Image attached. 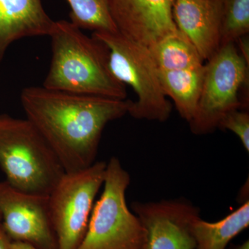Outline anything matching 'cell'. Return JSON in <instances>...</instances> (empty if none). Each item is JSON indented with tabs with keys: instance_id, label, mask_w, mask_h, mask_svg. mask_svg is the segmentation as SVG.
<instances>
[{
	"instance_id": "6da1fadb",
	"label": "cell",
	"mask_w": 249,
	"mask_h": 249,
	"mask_svg": "<svg viewBox=\"0 0 249 249\" xmlns=\"http://www.w3.org/2000/svg\"><path fill=\"white\" fill-rule=\"evenodd\" d=\"M28 120L58 157L65 173L96 162L103 129L128 114L133 101L28 87L20 95Z\"/></svg>"
},
{
	"instance_id": "277c9868",
	"label": "cell",
	"mask_w": 249,
	"mask_h": 249,
	"mask_svg": "<svg viewBox=\"0 0 249 249\" xmlns=\"http://www.w3.org/2000/svg\"><path fill=\"white\" fill-rule=\"evenodd\" d=\"M130 176L120 160L107 162L103 191L93 205L84 237L76 249H142L144 229L126 202Z\"/></svg>"
},
{
	"instance_id": "44dd1931",
	"label": "cell",
	"mask_w": 249,
	"mask_h": 249,
	"mask_svg": "<svg viewBox=\"0 0 249 249\" xmlns=\"http://www.w3.org/2000/svg\"><path fill=\"white\" fill-rule=\"evenodd\" d=\"M230 249H249V240H246L240 245L233 246Z\"/></svg>"
},
{
	"instance_id": "52a82bcc",
	"label": "cell",
	"mask_w": 249,
	"mask_h": 249,
	"mask_svg": "<svg viewBox=\"0 0 249 249\" xmlns=\"http://www.w3.org/2000/svg\"><path fill=\"white\" fill-rule=\"evenodd\" d=\"M107 162L65 173L49 196L58 249H76L84 237L95 199L103 186Z\"/></svg>"
},
{
	"instance_id": "7c38bea8",
	"label": "cell",
	"mask_w": 249,
	"mask_h": 249,
	"mask_svg": "<svg viewBox=\"0 0 249 249\" xmlns=\"http://www.w3.org/2000/svg\"><path fill=\"white\" fill-rule=\"evenodd\" d=\"M54 22L42 0H0V65L15 42L49 36Z\"/></svg>"
},
{
	"instance_id": "7a4b0ae2",
	"label": "cell",
	"mask_w": 249,
	"mask_h": 249,
	"mask_svg": "<svg viewBox=\"0 0 249 249\" xmlns=\"http://www.w3.org/2000/svg\"><path fill=\"white\" fill-rule=\"evenodd\" d=\"M52 56L44 88L53 91L124 100L125 85L111 73L109 49L70 21H55L49 34Z\"/></svg>"
},
{
	"instance_id": "30bf717a",
	"label": "cell",
	"mask_w": 249,
	"mask_h": 249,
	"mask_svg": "<svg viewBox=\"0 0 249 249\" xmlns=\"http://www.w3.org/2000/svg\"><path fill=\"white\" fill-rule=\"evenodd\" d=\"M111 19L124 37L150 48L178 32L175 0H107Z\"/></svg>"
},
{
	"instance_id": "d6986e66",
	"label": "cell",
	"mask_w": 249,
	"mask_h": 249,
	"mask_svg": "<svg viewBox=\"0 0 249 249\" xmlns=\"http://www.w3.org/2000/svg\"><path fill=\"white\" fill-rule=\"evenodd\" d=\"M11 240L0 225V249H10Z\"/></svg>"
},
{
	"instance_id": "7402d4cb",
	"label": "cell",
	"mask_w": 249,
	"mask_h": 249,
	"mask_svg": "<svg viewBox=\"0 0 249 249\" xmlns=\"http://www.w3.org/2000/svg\"><path fill=\"white\" fill-rule=\"evenodd\" d=\"M1 215H0V225H1Z\"/></svg>"
},
{
	"instance_id": "9c48e42d",
	"label": "cell",
	"mask_w": 249,
	"mask_h": 249,
	"mask_svg": "<svg viewBox=\"0 0 249 249\" xmlns=\"http://www.w3.org/2000/svg\"><path fill=\"white\" fill-rule=\"evenodd\" d=\"M132 208L144 229L142 249H196L192 225L200 216L191 201H137Z\"/></svg>"
},
{
	"instance_id": "ffe728a7",
	"label": "cell",
	"mask_w": 249,
	"mask_h": 249,
	"mask_svg": "<svg viewBox=\"0 0 249 249\" xmlns=\"http://www.w3.org/2000/svg\"><path fill=\"white\" fill-rule=\"evenodd\" d=\"M10 249H37L34 246L22 242H13L10 244Z\"/></svg>"
},
{
	"instance_id": "8992f818",
	"label": "cell",
	"mask_w": 249,
	"mask_h": 249,
	"mask_svg": "<svg viewBox=\"0 0 249 249\" xmlns=\"http://www.w3.org/2000/svg\"><path fill=\"white\" fill-rule=\"evenodd\" d=\"M249 67L235 43L221 46L207 60L196 114L189 122L193 134L212 133L228 113L245 109L240 91L248 88Z\"/></svg>"
},
{
	"instance_id": "5bb4252c",
	"label": "cell",
	"mask_w": 249,
	"mask_h": 249,
	"mask_svg": "<svg viewBox=\"0 0 249 249\" xmlns=\"http://www.w3.org/2000/svg\"><path fill=\"white\" fill-rule=\"evenodd\" d=\"M249 226V200L218 222L196 218L192 225L196 249H227L231 241Z\"/></svg>"
},
{
	"instance_id": "9a60e30c",
	"label": "cell",
	"mask_w": 249,
	"mask_h": 249,
	"mask_svg": "<svg viewBox=\"0 0 249 249\" xmlns=\"http://www.w3.org/2000/svg\"><path fill=\"white\" fill-rule=\"evenodd\" d=\"M148 49L159 70L178 71L204 65L194 46L179 30L165 36Z\"/></svg>"
},
{
	"instance_id": "3957f363",
	"label": "cell",
	"mask_w": 249,
	"mask_h": 249,
	"mask_svg": "<svg viewBox=\"0 0 249 249\" xmlns=\"http://www.w3.org/2000/svg\"><path fill=\"white\" fill-rule=\"evenodd\" d=\"M0 168L18 191L49 196L65 171L52 147L27 119L0 114Z\"/></svg>"
},
{
	"instance_id": "5b68a950",
	"label": "cell",
	"mask_w": 249,
	"mask_h": 249,
	"mask_svg": "<svg viewBox=\"0 0 249 249\" xmlns=\"http://www.w3.org/2000/svg\"><path fill=\"white\" fill-rule=\"evenodd\" d=\"M92 36L109 49L112 74L124 85H129L137 94V100L132 102L128 114L137 119L168 120L172 105L162 89L158 69L149 49L119 31L93 32Z\"/></svg>"
},
{
	"instance_id": "e0dca14e",
	"label": "cell",
	"mask_w": 249,
	"mask_h": 249,
	"mask_svg": "<svg viewBox=\"0 0 249 249\" xmlns=\"http://www.w3.org/2000/svg\"><path fill=\"white\" fill-rule=\"evenodd\" d=\"M249 32V0H222L221 46L235 43Z\"/></svg>"
},
{
	"instance_id": "ba28073f",
	"label": "cell",
	"mask_w": 249,
	"mask_h": 249,
	"mask_svg": "<svg viewBox=\"0 0 249 249\" xmlns=\"http://www.w3.org/2000/svg\"><path fill=\"white\" fill-rule=\"evenodd\" d=\"M1 227L13 242L37 249H58L52 224L49 196L31 194L0 182Z\"/></svg>"
},
{
	"instance_id": "4fadbf2b",
	"label": "cell",
	"mask_w": 249,
	"mask_h": 249,
	"mask_svg": "<svg viewBox=\"0 0 249 249\" xmlns=\"http://www.w3.org/2000/svg\"><path fill=\"white\" fill-rule=\"evenodd\" d=\"M204 66L178 71L158 70L162 89L175 103L179 115L187 122L194 117L202 87Z\"/></svg>"
},
{
	"instance_id": "8fae6325",
	"label": "cell",
	"mask_w": 249,
	"mask_h": 249,
	"mask_svg": "<svg viewBox=\"0 0 249 249\" xmlns=\"http://www.w3.org/2000/svg\"><path fill=\"white\" fill-rule=\"evenodd\" d=\"M173 18L204 61L220 48L222 0H175Z\"/></svg>"
},
{
	"instance_id": "ac0fdd59",
	"label": "cell",
	"mask_w": 249,
	"mask_h": 249,
	"mask_svg": "<svg viewBox=\"0 0 249 249\" xmlns=\"http://www.w3.org/2000/svg\"><path fill=\"white\" fill-rule=\"evenodd\" d=\"M218 128L231 131L240 139L249 152V113L247 109H235L226 114L219 122Z\"/></svg>"
},
{
	"instance_id": "2e32d148",
	"label": "cell",
	"mask_w": 249,
	"mask_h": 249,
	"mask_svg": "<svg viewBox=\"0 0 249 249\" xmlns=\"http://www.w3.org/2000/svg\"><path fill=\"white\" fill-rule=\"evenodd\" d=\"M71 7L70 22L83 30L118 31L111 19L107 0H67Z\"/></svg>"
}]
</instances>
